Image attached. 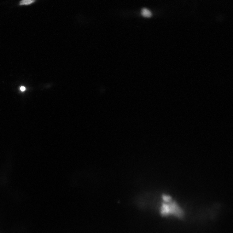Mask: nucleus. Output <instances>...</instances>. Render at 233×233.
I'll return each instance as SVG.
<instances>
[{
  "label": "nucleus",
  "mask_w": 233,
  "mask_h": 233,
  "mask_svg": "<svg viewBox=\"0 0 233 233\" xmlns=\"http://www.w3.org/2000/svg\"><path fill=\"white\" fill-rule=\"evenodd\" d=\"M161 208V212L164 216L174 215L177 216H181L183 212L177 204L172 201H164Z\"/></svg>",
  "instance_id": "obj_1"
},
{
  "label": "nucleus",
  "mask_w": 233,
  "mask_h": 233,
  "mask_svg": "<svg viewBox=\"0 0 233 233\" xmlns=\"http://www.w3.org/2000/svg\"><path fill=\"white\" fill-rule=\"evenodd\" d=\"M36 0H22L20 3V5H29L34 2Z\"/></svg>",
  "instance_id": "obj_3"
},
{
  "label": "nucleus",
  "mask_w": 233,
  "mask_h": 233,
  "mask_svg": "<svg viewBox=\"0 0 233 233\" xmlns=\"http://www.w3.org/2000/svg\"><path fill=\"white\" fill-rule=\"evenodd\" d=\"M20 90L22 91H24L26 90L25 87L24 86H22L21 87Z\"/></svg>",
  "instance_id": "obj_4"
},
{
  "label": "nucleus",
  "mask_w": 233,
  "mask_h": 233,
  "mask_svg": "<svg viewBox=\"0 0 233 233\" xmlns=\"http://www.w3.org/2000/svg\"><path fill=\"white\" fill-rule=\"evenodd\" d=\"M141 14L143 17L149 18L152 16L151 11L147 8H143L142 10Z\"/></svg>",
  "instance_id": "obj_2"
}]
</instances>
